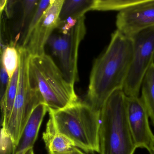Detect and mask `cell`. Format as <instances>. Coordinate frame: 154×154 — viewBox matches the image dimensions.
Returning <instances> with one entry per match:
<instances>
[{"instance_id": "ffe728a7", "label": "cell", "mask_w": 154, "mask_h": 154, "mask_svg": "<svg viewBox=\"0 0 154 154\" xmlns=\"http://www.w3.org/2000/svg\"><path fill=\"white\" fill-rule=\"evenodd\" d=\"M0 154H13L14 145L10 137L2 128Z\"/></svg>"}, {"instance_id": "d4e9b609", "label": "cell", "mask_w": 154, "mask_h": 154, "mask_svg": "<svg viewBox=\"0 0 154 154\" xmlns=\"http://www.w3.org/2000/svg\"><path fill=\"white\" fill-rule=\"evenodd\" d=\"M8 1L7 0H1L0 1V10L1 12L2 13V11L5 9V7L7 5Z\"/></svg>"}, {"instance_id": "e0dca14e", "label": "cell", "mask_w": 154, "mask_h": 154, "mask_svg": "<svg viewBox=\"0 0 154 154\" xmlns=\"http://www.w3.org/2000/svg\"><path fill=\"white\" fill-rule=\"evenodd\" d=\"M142 0H94L92 11L119 12L128 8L140 3Z\"/></svg>"}, {"instance_id": "ac0fdd59", "label": "cell", "mask_w": 154, "mask_h": 154, "mask_svg": "<svg viewBox=\"0 0 154 154\" xmlns=\"http://www.w3.org/2000/svg\"><path fill=\"white\" fill-rule=\"evenodd\" d=\"M52 1V0L39 1L36 9L29 21L28 26L23 34L22 38V45L20 46L24 47L26 45L30 35L40 21L45 11L47 9Z\"/></svg>"}, {"instance_id": "4316f807", "label": "cell", "mask_w": 154, "mask_h": 154, "mask_svg": "<svg viewBox=\"0 0 154 154\" xmlns=\"http://www.w3.org/2000/svg\"><path fill=\"white\" fill-rule=\"evenodd\" d=\"M149 154H154V143L151 149L149 151Z\"/></svg>"}, {"instance_id": "603a6c76", "label": "cell", "mask_w": 154, "mask_h": 154, "mask_svg": "<svg viewBox=\"0 0 154 154\" xmlns=\"http://www.w3.org/2000/svg\"><path fill=\"white\" fill-rule=\"evenodd\" d=\"M18 2V1H8L7 5L5 7L4 10L6 12L7 17L8 18H10L13 16L15 6Z\"/></svg>"}, {"instance_id": "8fae6325", "label": "cell", "mask_w": 154, "mask_h": 154, "mask_svg": "<svg viewBox=\"0 0 154 154\" xmlns=\"http://www.w3.org/2000/svg\"><path fill=\"white\" fill-rule=\"evenodd\" d=\"M48 108L45 104H38L33 111L21 134L18 143L14 146L13 154H24L33 147L36 140L40 126Z\"/></svg>"}, {"instance_id": "d6986e66", "label": "cell", "mask_w": 154, "mask_h": 154, "mask_svg": "<svg viewBox=\"0 0 154 154\" xmlns=\"http://www.w3.org/2000/svg\"><path fill=\"white\" fill-rule=\"evenodd\" d=\"M23 8V16L20 21V27L25 28V31L27 28L29 21L36 9L39 1L38 0H25L20 1ZM24 31V32H25Z\"/></svg>"}, {"instance_id": "9a60e30c", "label": "cell", "mask_w": 154, "mask_h": 154, "mask_svg": "<svg viewBox=\"0 0 154 154\" xmlns=\"http://www.w3.org/2000/svg\"><path fill=\"white\" fill-rule=\"evenodd\" d=\"M140 98L145 104L149 118L154 126V63L142 81Z\"/></svg>"}, {"instance_id": "30bf717a", "label": "cell", "mask_w": 154, "mask_h": 154, "mask_svg": "<svg viewBox=\"0 0 154 154\" xmlns=\"http://www.w3.org/2000/svg\"><path fill=\"white\" fill-rule=\"evenodd\" d=\"M64 0H52L24 47L30 56H40L53 31L59 25L60 12ZM21 47V46H20Z\"/></svg>"}, {"instance_id": "277c9868", "label": "cell", "mask_w": 154, "mask_h": 154, "mask_svg": "<svg viewBox=\"0 0 154 154\" xmlns=\"http://www.w3.org/2000/svg\"><path fill=\"white\" fill-rule=\"evenodd\" d=\"M100 154H134L137 149L127 114V96L115 91L101 110Z\"/></svg>"}, {"instance_id": "5bb4252c", "label": "cell", "mask_w": 154, "mask_h": 154, "mask_svg": "<svg viewBox=\"0 0 154 154\" xmlns=\"http://www.w3.org/2000/svg\"><path fill=\"white\" fill-rule=\"evenodd\" d=\"M94 0H65L60 12V21L69 17L79 19L86 12L92 11Z\"/></svg>"}, {"instance_id": "7a4b0ae2", "label": "cell", "mask_w": 154, "mask_h": 154, "mask_svg": "<svg viewBox=\"0 0 154 154\" xmlns=\"http://www.w3.org/2000/svg\"><path fill=\"white\" fill-rule=\"evenodd\" d=\"M48 111L57 130L71 140L75 146L86 153H100L101 111L79 101L64 109Z\"/></svg>"}, {"instance_id": "8992f818", "label": "cell", "mask_w": 154, "mask_h": 154, "mask_svg": "<svg viewBox=\"0 0 154 154\" xmlns=\"http://www.w3.org/2000/svg\"><path fill=\"white\" fill-rule=\"evenodd\" d=\"M131 38L133 57L122 90L128 97H139L143 79L154 63V26Z\"/></svg>"}, {"instance_id": "52a82bcc", "label": "cell", "mask_w": 154, "mask_h": 154, "mask_svg": "<svg viewBox=\"0 0 154 154\" xmlns=\"http://www.w3.org/2000/svg\"><path fill=\"white\" fill-rule=\"evenodd\" d=\"M85 16L81 17L75 26L67 33L61 34V49L58 58L61 71L66 79L72 84L79 81L78 51L79 46L86 34Z\"/></svg>"}, {"instance_id": "484cf974", "label": "cell", "mask_w": 154, "mask_h": 154, "mask_svg": "<svg viewBox=\"0 0 154 154\" xmlns=\"http://www.w3.org/2000/svg\"><path fill=\"white\" fill-rule=\"evenodd\" d=\"M24 154H34L33 148H31L28 149V150L24 153Z\"/></svg>"}, {"instance_id": "2e32d148", "label": "cell", "mask_w": 154, "mask_h": 154, "mask_svg": "<svg viewBox=\"0 0 154 154\" xmlns=\"http://www.w3.org/2000/svg\"><path fill=\"white\" fill-rule=\"evenodd\" d=\"M2 64L6 69L10 79L18 69L20 64V54L15 43L7 46L2 51Z\"/></svg>"}, {"instance_id": "cb8c5ba5", "label": "cell", "mask_w": 154, "mask_h": 154, "mask_svg": "<svg viewBox=\"0 0 154 154\" xmlns=\"http://www.w3.org/2000/svg\"><path fill=\"white\" fill-rule=\"evenodd\" d=\"M54 154H86L84 153L82 150H80L78 148L73 147L70 150L62 153H57Z\"/></svg>"}, {"instance_id": "ba28073f", "label": "cell", "mask_w": 154, "mask_h": 154, "mask_svg": "<svg viewBox=\"0 0 154 154\" xmlns=\"http://www.w3.org/2000/svg\"><path fill=\"white\" fill-rule=\"evenodd\" d=\"M127 114L136 147L149 151L154 144V135L149 126L148 113L140 97L127 96Z\"/></svg>"}, {"instance_id": "7402d4cb", "label": "cell", "mask_w": 154, "mask_h": 154, "mask_svg": "<svg viewBox=\"0 0 154 154\" xmlns=\"http://www.w3.org/2000/svg\"><path fill=\"white\" fill-rule=\"evenodd\" d=\"M0 77H1V99L4 96L7 91L10 82V78L8 75L6 69L2 64Z\"/></svg>"}, {"instance_id": "5b68a950", "label": "cell", "mask_w": 154, "mask_h": 154, "mask_svg": "<svg viewBox=\"0 0 154 154\" xmlns=\"http://www.w3.org/2000/svg\"><path fill=\"white\" fill-rule=\"evenodd\" d=\"M17 48L20 54V64L17 96L8 124L6 128H2L10 137L14 146L18 143L35 108L38 104L44 103L38 91L30 84L29 75L30 54L22 47Z\"/></svg>"}, {"instance_id": "3957f363", "label": "cell", "mask_w": 154, "mask_h": 154, "mask_svg": "<svg viewBox=\"0 0 154 154\" xmlns=\"http://www.w3.org/2000/svg\"><path fill=\"white\" fill-rule=\"evenodd\" d=\"M30 84L40 93L48 109L58 110L78 101L74 85L67 81L50 56H30Z\"/></svg>"}, {"instance_id": "9c48e42d", "label": "cell", "mask_w": 154, "mask_h": 154, "mask_svg": "<svg viewBox=\"0 0 154 154\" xmlns=\"http://www.w3.org/2000/svg\"><path fill=\"white\" fill-rule=\"evenodd\" d=\"M117 30L128 37L154 26V0L140 3L119 11L116 17Z\"/></svg>"}, {"instance_id": "7c38bea8", "label": "cell", "mask_w": 154, "mask_h": 154, "mask_svg": "<svg viewBox=\"0 0 154 154\" xmlns=\"http://www.w3.org/2000/svg\"><path fill=\"white\" fill-rule=\"evenodd\" d=\"M43 138L48 154L64 153L75 147L71 140L57 130L50 117L45 131L43 133Z\"/></svg>"}, {"instance_id": "6da1fadb", "label": "cell", "mask_w": 154, "mask_h": 154, "mask_svg": "<svg viewBox=\"0 0 154 154\" xmlns=\"http://www.w3.org/2000/svg\"><path fill=\"white\" fill-rule=\"evenodd\" d=\"M133 53L132 38L118 30L112 34L105 50L94 61L90 75L86 102L101 111L115 91L122 90Z\"/></svg>"}, {"instance_id": "44dd1931", "label": "cell", "mask_w": 154, "mask_h": 154, "mask_svg": "<svg viewBox=\"0 0 154 154\" xmlns=\"http://www.w3.org/2000/svg\"><path fill=\"white\" fill-rule=\"evenodd\" d=\"M61 42L62 39L61 35L52 34L47 42V44H48L51 48L53 54L57 57H58L60 54Z\"/></svg>"}, {"instance_id": "4fadbf2b", "label": "cell", "mask_w": 154, "mask_h": 154, "mask_svg": "<svg viewBox=\"0 0 154 154\" xmlns=\"http://www.w3.org/2000/svg\"><path fill=\"white\" fill-rule=\"evenodd\" d=\"M19 77V67L16 70L13 76L10 79L9 84L4 96L1 99L2 110V125L6 128L12 112L17 96Z\"/></svg>"}]
</instances>
